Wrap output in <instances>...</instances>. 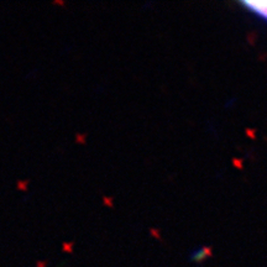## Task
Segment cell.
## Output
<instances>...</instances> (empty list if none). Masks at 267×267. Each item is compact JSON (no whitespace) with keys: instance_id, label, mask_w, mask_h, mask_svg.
<instances>
[{"instance_id":"1","label":"cell","mask_w":267,"mask_h":267,"mask_svg":"<svg viewBox=\"0 0 267 267\" xmlns=\"http://www.w3.org/2000/svg\"><path fill=\"white\" fill-rule=\"evenodd\" d=\"M241 5L248 13L267 22V1H243Z\"/></svg>"}]
</instances>
